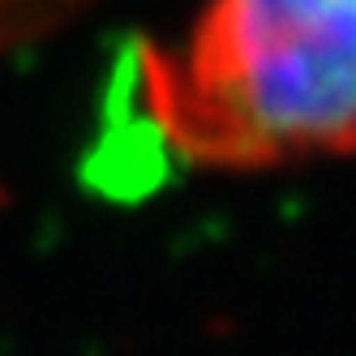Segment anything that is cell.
Instances as JSON below:
<instances>
[{"label": "cell", "mask_w": 356, "mask_h": 356, "mask_svg": "<svg viewBox=\"0 0 356 356\" xmlns=\"http://www.w3.org/2000/svg\"><path fill=\"white\" fill-rule=\"evenodd\" d=\"M124 120L207 172L356 155V0H202L176 47H134Z\"/></svg>", "instance_id": "obj_1"}, {"label": "cell", "mask_w": 356, "mask_h": 356, "mask_svg": "<svg viewBox=\"0 0 356 356\" xmlns=\"http://www.w3.org/2000/svg\"><path fill=\"white\" fill-rule=\"evenodd\" d=\"M86 0H0V47H17L69 22Z\"/></svg>", "instance_id": "obj_2"}]
</instances>
